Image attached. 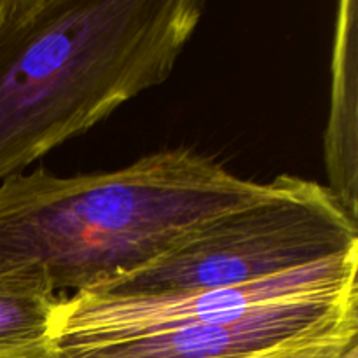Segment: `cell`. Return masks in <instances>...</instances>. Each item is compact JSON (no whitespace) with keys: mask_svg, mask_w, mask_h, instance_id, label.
I'll return each instance as SVG.
<instances>
[{"mask_svg":"<svg viewBox=\"0 0 358 358\" xmlns=\"http://www.w3.org/2000/svg\"><path fill=\"white\" fill-rule=\"evenodd\" d=\"M355 297L358 283L283 299L226 324L177 329L114 345L58 350L62 358H241L306 331Z\"/></svg>","mask_w":358,"mask_h":358,"instance_id":"5b68a950","label":"cell"},{"mask_svg":"<svg viewBox=\"0 0 358 358\" xmlns=\"http://www.w3.org/2000/svg\"><path fill=\"white\" fill-rule=\"evenodd\" d=\"M269 191L189 147L98 173L21 171L0 182V278L90 292Z\"/></svg>","mask_w":358,"mask_h":358,"instance_id":"6da1fadb","label":"cell"},{"mask_svg":"<svg viewBox=\"0 0 358 358\" xmlns=\"http://www.w3.org/2000/svg\"><path fill=\"white\" fill-rule=\"evenodd\" d=\"M241 358H358V297L306 331Z\"/></svg>","mask_w":358,"mask_h":358,"instance_id":"ba28073f","label":"cell"},{"mask_svg":"<svg viewBox=\"0 0 358 358\" xmlns=\"http://www.w3.org/2000/svg\"><path fill=\"white\" fill-rule=\"evenodd\" d=\"M357 273L358 248L247 285L133 297L72 294L56 306L51 338L59 350L87 348L226 324L290 297L352 287Z\"/></svg>","mask_w":358,"mask_h":358,"instance_id":"277c9868","label":"cell"},{"mask_svg":"<svg viewBox=\"0 0 358 358\" xmlns=\"http://www.w3.org/2000/svg\"><path fill=\"white\" fill-rule=\"evenodd\" d=\"M199 0H27L0 28V182L161 86Z\"/></svg>","mask_w":358,"mask_h":358,"instance_id":"7a4b0ae2","label":"cell"},{"mask_svg":"<svg viewBox=\"0 0 358 358\" xmlns=\"http://www.w3.org/2000/svg\"><path fill=\"white\" fill-rule=\"evenodd\" d=\"M329 191L358 222V2L338 7L331 108L324 133Z\"/></svg>","mask_w":358,"mask_h":358,"instance_id":"8992f818","label":"cell"},{"mask_svg":"<svg viewBox=\"0 0 358 358\" xmlns=\"http://www.w3.org/2000/svg\"><path fill=\"white\" fill-rule=\"evenodd\" d=\"M62 296L31 278H0V352L49 341Z\"/></svg>","mask_w":358,"mask_h":358,"instance_id":"52a82bcc","label":"cell"},{"mask_svg":"<svg viewBox=\"0 0 358 358\" xmlns=\"http://www.w3.org/2000/svg\"><path fill=\"white\" fill-rule=\"evenodd\" d=\"M0 358H62L58 346L52 339L38 345L27 346V348L9 350V352H0Z\"/></svg>","mask_w":358,"mask_h":358,"instance_id":"9c48e42d","label":"cell"},{"mask_svg":"<svg viewBox=\"0 0 358 358\" xmlns=\"http://www.w3.org/2000/svg\"><path fill=\"white\" fill-rule=\"evenodd\" d=\"M358 248V222L327 185L278 175L259 201L84 294L157 296L247 285Z\"/></svg>","mask_w":358,"mask_h":358,"instance_id":"3957f363","label":"cell"},{"mask_svg":"<svg viewBox=\"0 0 358 358\" xmlns=\"http://www.w3.org/2000/svg\"><path fill=\"white\" fill-rule=\"evenodd\" d=\"M27 6V0H0V28L13 21Z\"/></svg>","mask_w":358,"mask_h":358,"instance_id":"30bf717a","label":"cell"}]
</instances>
